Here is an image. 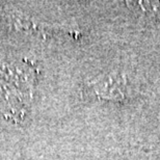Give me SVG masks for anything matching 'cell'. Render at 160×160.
<instances>
[{"label": "cell", "instance_id": "1", "mask_svg": "<svg viewBox=\"0 0 160 160\" xmlns=\"http://www.w3.org/2000/svg\"><path fill=\"white\" fill-rule=\"evenodd\" d=\"M8 19L9 23L17 31L28 32L33 34H40L43 38L50 37L52 34L66 32L71 34L77 39L80 34L78 28L75 24H49L45 22L37 21L34 19L27 17L26 15L22 14L19 11H9L8 14Z\"/></svg>", "mask_w": 160, "mask_h": 160}, {"label": "cell", "instance_id": "2", "mask_svg": "<svg viewBox=\"0 0 160 160\" xmlns=\"http://www.w3.org/2000/svg\"><path fill=\"white\" fill-rule=\"evenodd\" d=\"M86 89L91 95L102 100L123 101L127 96L126 78L119 74L108 75L88 82Z\"/></svg>", "mask_w": 160, "mask_h": 160}, {"label": "cell", "instance_id": "3", "mask_svg": "<svg viewBox=\"0 0 160 160\" xmlns=\"http://www.w3.org/2000/svg\"><path fill=\"white\" fill-rule=\"evenodd\" d=\"M135 6L142 9V12L146 15H149L156 20L157 22L160 21V2L158 1H138L132 2Z\"/></svg>", "mask_w": 160, "mask_h": 160}]
</instances>
